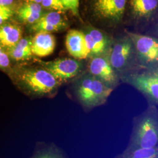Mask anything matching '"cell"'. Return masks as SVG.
Instances as JSON below:
<instances>
[{
    "mask_svg": "<svg viewBox=\"0 0 158 158\" xmlns=\"http://www.w3.org/2000/svg\"><path fill=\"white\" fill-rule=\"evenodd\" d=\"M113 89L101 80L85 77L74 86L77 101L85 108H91L101 106L107 101Z\"/></svg>",
    "mask_w": 158,
    "mask_h": 158,
    "instance_id": "1",
    "label": "cell"
},
{
    "mask_svg": "<svg viewBox=\"0 0 158 158\" xmlns=\"http://www.w3.org/2000/svg\"><path fill=\"white\" fill-rule=\"evenodd\" d=\"M60 84L46 70L37 69L25 72L21 76L19 86L28 95L45 97L53 95Z\"/></svg>",
    "mask_w": 158,
    "mask_h": 158,
    "instance_id": "2",
    "label": "cell"
},
{
    "mask_svg": "<svg viewBox=\"0 0 158 158\" xmlns=\"http://www.w3.org/2000/svg\"><path fill=\"white\" fill-rule=\"evenodd\" d=\"M156 147H158V116L155 113H146L136 120L127 148Z\"/></svg>",
    "mask_w": 158,
    "mask_h": 158,
    "instance_id": "3",
    "label": "cell"
},
{
    "mask_svg": "<svg viewBox=\"0 0 158 158\" xmlns=\"http://www.w3.org/2000/svg\"><path fill=\"white\" fill-rule=\"evenodd\" d=\"M127 0H92L91 9L96 17L111 21H119L127 10Z\"/></svg>",
    "mask_w": 158,
    "mask_h": 158,
    "instance_id": "4",
    "label": "cell"
},
{
    "mask_svg": "<svg viewBox=\"0 0 158 158\" xmlns=\"http://www.w3.org/2000/svg\"><path fill=\"white\" fill-rule=\"evenodd\" d=\"M45 68L60 85L73 78L79 73L80 64L74 59H62L46 63Z\"/></svg>",
    "mask_w": 158,
    "mask_h": 158,
    "instance_id": "5",
    "label": "cell"
},
{
    "mask_svg": "<svg viewBox=\"0 0 158 158\" xmlns=\"http://www.w3.org/2000/svg\"><path fill=\"white\" fill-rule=\"evenodd\" d=\"M139 54L149 62H158V41L149 36L130 34Z\"/></svg>",
    "mask_w": 158,
    "mask_h": 158,
    "instance_id": "6",
    "label": "cell"
},
{
    "mask_svg": "<svg viewBox=\"0 0 158 158\" xmlns=\"http://www.w3.org/2000/svg\"><path fill=\"white\" fill-rule=\"evenodd\" d=\"M66 46L69 54L76 59H85L90 54L85 42V34L76 29L70 30L66 38Z\"/></svg>",
    "mask_w": 158,
    "mask_h": 158,
    "instance_id": "7",
    "label": "cell"
},
{
    "mask_svg": "<svg viewBox=\"0 0 158 158\" xmlns=\"http://www.w3.org/2000/svg\"><path fill=\"white\" fill-rule=\"evenodd\" d=\"M55 37L48 32H38L31 40L32 53L37 56L50 55L55 50Z\"/></svg>",
    "mask_w": 158,
    "mask_h": 158,
    "instance_id": "8",
    "label": "cell"
},
{
    "mask_svg": "<svg viewBox=\"0 0 158 158\" xmlns=\"http://www.w3.org/2000/svg\"><path fill=\"white\" fill-rule=\"evenodd\" d=\"M89 69L91 73L110 87L115 83L116 76L111 64L106 59L102 57L94 58L90 63Z\"/></svg>",
    "mask_w": 158,
    "mask_h": 158,
    "instance_id": "9",
    "label": "cell"
},
{
    "mask_svg": "<svg viewBox=\"0 0 158 158\" xmlns=\"http://www.w3.org/2000/svg\"><path fill=\"white\" fill-rule=\"evenodd\" d=\"M132 83L139 90L158 102V73L137 76L132 79Z\"/></svg>",
    "mask_w": 158,
    "mask_h": 158,
    "instance_id": "10",
    "label": "cell"
},
{
    "mask_svg": "<svg viewBox=\"0 0 158 158\" xmlns=\"http://www.w3.org/2000/svg\"><path fill=\"white\" fill-rule=\"evenodd\" d=\"M66 23L60 14L58 12H51L41 15L34 23L32 29L34 31L53 32L57 31L65 27Z\"/></svg>",
    "mask_w": 158,
    "mask_h": 158,
    "instance_id": "11",
    "label": "cell"
},
{
    "mask_svg": "<svg viewBox=\"0 0 158 158\" xmlns=\"http://www.w3.org/2000/svg\"><path fill=\"white\" fill-rule=\"evenodd\" d=\"M136 18H144L158 10V0H127V8Z\"/></svg>",
    "mask_w": 158,
    "mask_h": 158,
    "instance_id": "12",
    "label": "cell"
},
{
    "mask_svg": "<svg viewBox=\"0 0 158 158\" xmlns=\"http://www.w3.org/2000/svg\"><path fill=\"white\" fill-rule=\"evenodd\" d=\"M29 158H69L61 148L52 142H39Z\"/></svg>",
    "mask_w": 158,
    "mask_h": 158,
    "instance_id": "13",
    "label": "cell"
},
{
    "mask_svg": "<svg viewBox=\"0 0 158 158\" xmlns=\"http://www.w3.org/2000/svg\"><path fill=\"white\" fill-rule=\"evenodd\" d=\"M131 45L128 42L117 44L113 48L110 56V64L115 69H121L124 66L130 56Z\"/></svg>",
    "mask_w": 158,
    "mask_h": 158,
    "instance_id": "14",
    "label": "cell"
},
{
    "mask_svg": "<svg viewBox=\"0 0 158 158\" xmlns=\"http://www.w3.org/2000/svg\"><path fill=\"white\" fill-rule=\"evenodd\" d=\"M21 31L16 25L6 24L0 26V43L11 48L21 40Z\"/></svg>",
    "mask_w": 158,
    "mask_h": 158,
    "instance_id": "15",
    "label": "cell"
},
{
    "mask_svg": "<svg viewBox=\"0 0 158 158\" xmlns=\"http://www.w3.org/2000/svg\"><path fill=\"white\" fill-rule=\"evenodd\" d=\"M9 53L12 58L16 60H26L32 55L31 51V40L21 39L17 44L10 48Z\"/></svg>",
    "mask_w": 158,
    "mask_h": 158,
    "instance_id": "16",
    "label": "cell"
},
{
    "mask_svg": "<svg viewBox=\"0 0 158 158\" xmlns=\"http://www.w3.org/2000/svg\"><path fill=\"white\" fill-rule=\"evenodd\" d=\"M115 158H158V147L152 148H127Z\"/></svg>",
    "mask_w": 158,
    "mask_h": 158,
    "instance_id": "17",
    "label": "cell"
},
{
    "mask_svg": "<svg viewBox=\"0 0 158 158\" xmlns=\"http://www.w3.org/2000/svg\"><path fill=\"white\" fill-rule=\"evenodd\" d=\"M96 44L98 53H101L106 48L107 40L102 32L97 29H92L89 32Z\"/></svg>",
    "mask_w": 158,
    "mask_h": 158,
    "instance_id": "18",
    "label": "cell"
},
{
    "mask_svg": "<svg viewBox=\"0 0 158 158\" xmlns=\"http://www.w3.org/2000/svg\"><path fill=\"white\" fill-rule=\"evenodd\" d=\"M41 4L45 8L54 10L57 11L62 12L66 10L61 0H42Z\"/></svg>",
    "mask_w": 158,
    "mask_h": 158,
    "instance_id": "19",
    "label": "cell"
},
{
    "mask_svg": "<svg viewBox=\"0 0 158 158\" xmlns=\"http://www.w3.org/2000/svg\"><path fill=\"white\" fill-rule=\"evenodd\" d=\"M42 6L40 4L28 2L25 4L18 11V12H29V13H40L42 14Z\"/></svg>",
    "mask_w": 158,
    "mask_h": 158,
    "instance_id": "20",
    "label": "cell"
},
{
    "mask_svg": "<svg viewBox=\"0 0 158 158\" xmlns=\"http://www.w3.org/2000/svg\"><path fill=\"white\" fill-rule=\"evenodd\" d=\"M18 17L23 21L29 23H35L41 17L42 14L29 13V12H18Z\"/></svg>",
    "mask_w": 158,
    "mask_h": 158,
    "instance_id": "21",
    "label": "cell"
},
{
    "mask_svg": "<svg viewBox=\"0 0 158 158\" xmlns=\"http://www.w3.org/2000/svg\"><path fill=\"white\" fill-rule=\"evenodd\" d=\"M66 10H70L76 16H79L80 0H61Z\"/></svg>",
    "mask_w": 158,
    "mask_h": 158,
    "instance_id": "22",
    "label": "cell"
},
{
    "mask_svg": "<svg viewBox=\"0 0 158 158\" xmlns=\"http://www.w3.org/2000/svg\"><path fill=\"white\" fill-rule=\"evenodd\" d=\"M13 15V11L9 6H0V25L9 19Z\"/></svg>",
    "mask_w": 158,
    "mask_h": 158,
    "instance_id": "23",
    "label": "cell"
},
{
    "mask_svg": "<svg viewBox=\"0 0 158 158\" xmlns=\"http://www.w3.org/2000/svg\"><path fill=\"white\" fill-rule=\"evenodd\" d=\"M85 38L86 48L89 52V54H98L96 44L89 33L85 34Z\"/></svg>",
    "mask_w": 158,
    "mask_h": 158,
    "instance_id": "24",
    "label": "cell"
},
{
    "mask_svg": "<svg viewBox=\"0 0 158 158\" xmlns=\"http://www.w3.org/2000/svg\"><path fill=\"white\" fill-rule=\"evenodd\" d=\"M10 64V60L8 55L0 48V68H6Z\"/></svg>",
    "mask_w": 158,
    "mask_h": 158,
    "instance_id": "25",
    "label": "cell"
},
{
    "mask_svg": "<svg viewBox=\"0 0 158 158\" xmlns=\"http://www.w3.org/2000/svg\"><path fill=\"white\" fill-rule=\"evenodd\" d=\"M14 2V0H0V6H10Z\"/></svg>",
    "mask_w": 158,
    "mask_h": 158,
    "instance_id": "26",
    "label": "cell"
},
{
    "mask_svg": "<svg viewBox=\"0 0 158 158\" xmlns=\"http://www.w3.org/2000/svg\"><path fill=\"white\" fill-rule=\"evenodd\" d=\"M29 2H34V3H37V4H40L42 2V0H26Z\"/></svg>",
    "mask_w": 158,
    "mask_h": 158,
    "instance_id": "27",
    "label": "cell"
},
{
    "mask_svg": "<svg viewBox=\"0 0 158 158\" xmlns=\"http://www.w3.org/2000/svg\"></svg>",
    "mask_w": 158,
    "mask_h": 158,
    "instance_id": "28",
    "label": "cell"
}]
</instances>
